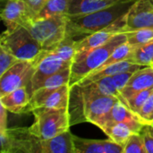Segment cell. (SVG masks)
I'll list each match as a JSON object with an SVG mask.
<instances>
[{
    "label": "cell",
    "mask_w": 153,
    "mask_h": 153,
    "mask_svg": "<svg viewBox=\"0 0 153 153\" xmlns=\"http://www.w3.org/2000/svg\"><path fill=\"white\" fill-rule=\"evenodd\" d=\"M138 0H121L117 4L87 14L67 15L66 36L79 39L106 29L121 16L126 14Z\"/></svg>",
    "instance_id": "obj_1"
},
{
    "label": "cell",
    "mask_w": 153,
    "mask_h": 153,
    "mask_svg": "<svg viewBox=\"0 0 153 153\" xmlns=\"http://www.w3.org/2000/svg\"><path fill=\"white\" fill-rule=\"evenodd\" d=\"M127 41L126 32L117 33L102 46L93 48L81 56H74L71 65L69 86L81 82L91 73L99 69L119 45Z\"/></svg>",
    "instance_id": "obj_2"
},
{
    "label": "cell",
    "mask_w": 153,
    "mask_h": 153,
    "mask_svg": "<svg viewBox=\"0 0 153 153\" xmlns=\"http://www.w3.org/2000/svg\"><path fill=\"white\" fill-rule=\"evenodd\" d=\"M0 45L18 60H27L33 63L39 58L44 51L30 32L21 25L6 28L1 35Z\"/></svg>",
    "instance_id": "obj_3"
},
{
    "label": "cell",
    "mask_w": 153,
    "mask_h": 153,
    "mask_svg": "<svg viewBox=\"0 0 153 153\" xmlns=\"http://www.w3.org/2000/svg\"><path fill=\"white\" fill-rule=\"evenodd\" d=\"M67 15H55L29 21L25 27L44 51L53 50L66 36Z\"/></svg>",
    "instance_id": "obj_4"
},
{
    "label": "cell",
    "mask_w": 153,
    "mask_h": 153,
    "mask_svg": "<svg viewBox=\"0 0 153 153\" xmlns=\"http://www.w3.org/2000/svg\"><path fill=\"white\" fill-rule=\"evenodd\" d=\"M34 122L31 132L41 140H48L69 130L70 116L68 108H37L33 111Z\"/></svg>",
    "instance_id": "obj_5"
},
{
    "label": "cell",
    "mask_w": 153,
    "mask_h": 153,
    "mask_svg": "<svg viewBox=\"0 0 153 153\" xmlns=\"http://www.w3.org/2000/svg\"><path fill=\"white\" fill-rule=\"evenodd\" d=\"M2 153H41L40 142L30 127L7 128L0 132Z\"/></svg>",
    "instance_id": "obj_6"
},
{
    "label": "cell",
    "mask_w": 153,
    "mask_h": 153,
    "mask_svg": "<svg viewBox=\"0 0 153 153\" xmlns=\"http://www.w3.org/2000/svg\"><path fill=\"white\" fill-rule=\"evenodd\" d=\"M35 70V64L27 60H18L5 73L0 75V97L21 87L30 84Z\"/></svg>",
    "instance_id": "obj_7"
},
{
    "label": "cell",
    "mask_w": 153,
    "mask_h": 153,
    "mask_svg": "<svg viewBox=\"0 0 153 153\" xmlns=\"http://www.w3.org/2000/svg\"><path fill=\"white\" fill-rule=\"evenodd\" d=\"M72 63L73 62L71 61L63 60L52 53L43 51L39 58L34 63L35 70L30 81V94H32L34 91L38 90L48 77L71 67Z\"/></svg>",
    "instance_id": "obj_8"
},
{
    "label": "cell",
    "mask_w": 153,
    "mask_h": 153,
    "mask_svg": "<svg viewBox=\"0 0 153 153\" xmlns=\"http://www.w3.org/2000/svg\"><path fill=\"white\" fill-rule=\"evenodd\" d=\"M69 84L63 85L56 89L39 88L31 94L29 105V112H32L37 108H68L70 100Z\"/></svg>",
    "instance_id": "obj_9"
},
{
    "label": "cell",
    "mask_w": 153,
    "mask_h": 153,
    "mask_svg": "<svg viewBox=\"0 0 153 153\" xmlns=\"http://www.w3.org/2000/svg\"><path fill=\"white\" fill-rule=\"evenodd\" d=\"M153 29V4L150 0H138L127 13L126 31L143 29Z\"/></svg>",
    "instance_id": "obj_10"
},
{
    "label": "cell",
    "mask_w": 153,
    "mask_h": 153,
    "mask_svg": "<svg viewBox=\"0 0 153 153\" xmlns=\"http://www.w3.org/2000/svg\"><path fill=\"white\" fill-rule=\"evenodd\" d=\"M153 89V66H142L134 73L126 87L122 90L121 94L127 100L135 93ZM127 102V101H126Z\"/></svg>",
    "instance_id": "obj_11"
},
{
    "label": "cell",
    "mask_w": 153,
    "mask_h": 153,
    "mask_svg": "<svg viewBox=\"0 0 153 153\" xmlns=\"http://www.w3.org/2000/svg\"><path fill=\"white\" fill-rule=\"evenodd\" d=\"M1 18L6 28L14 26H24L30 21L26 4L23 0H7L2 13Z\"/></svg>",
    "instance_id": "obj_12"
},
{
    "label": "cell",
    "mask_w": 153,
    "mask_h": 153,
    "mask_svg": "<svg viewBox=\"0 0 153 153\" xmlns=\"http://www.w3.org/2000/svg\"><path fill=\"white\" fill-rule=\"evenodd\" d=\"M30 99L31 94L28 91L27 87H21L0 97V104L11 113H29Z\"/></svg>",
    "instance_id": "obj_13"
},
{
    "label": "cell",
    "mask_w": 153,
    "mask_h": 153,
    "mask_svg": "<svg viewBox=\"0 0 153 153\" xmlns=\"http://www.w3.org/2000/svg\"><path fill=\"white\" fill-rule=\"evenodd\" d=\"M145 125L131 124L127 122H117L113 123L102 129V131L108 135V137L114 142L126 145L127 140L133 134H141Z\"/></svg>",
    "instance_id": "obj_14"
},
{
    "label": "cell",
    "mask_w": 153,
    "mask_h": 153,
    "mask_svg": "<svg viewBox=\"0 0 153 153\" xmlns=\"http://www.w3.org/2000/svg\"><path fill=\"white\" fill-rule=\"evenodd\" d=\"M117 122H127L131 124L142 123L139 120V118L129 109V108L126 105H125L121 101H117L113 106L110 112L107 114L104 117H102L100 120H99L95 124V126H97L102 130L104 127L113 123H117Z\"/></svg>",
    "instance_id": "obj_15"
},
{
    "label": "cell",
    "mask_w": 153,
    "mask_h": 153,
    "mask_svg": "<svg viewBox=\"0 0 153 153\" xmlns=\"http://www.w3.org/2000/svg\"><path fill=\"white\" fill-rule=\"evenodd\" d=\"M141 67H142L141 65L134 64L133 62H131L129 60H124V61L117 62V63L108 65L105 67L100 68V69L91 73L89 75H87L85 78H83L78 83L87 84V83L95 82L99 79H101L103 77L113 76V75H116V74H120L122 72H126V71H129V70L136 71V70L140 69Z\"/></svg>",
    "instance_id": "obj_16"
},
{
    "label": "cell",
    "mask_w": 153,
    "mask_h": 153,
    "mask_svg": "<svg viewBox=\"0 0 153 153\" xmlns=\"http://www.w3.org/2000/svg\"><path fill=\"white\" fill-rule=\"evenodd\" d=\"M41 153H74L73 134L69 130L40 142Z\"/></svg>",
    "instance_id": "obj_17"
},
{
    "label": "cell",
    "mask_w": 153,
    "mask_h": 153,
    "mask_svg": "<svg viewBox=\"0 0 153 153\" xmlns=\"http://www.w3.org/2000/svg\"><path fill=\"white\" fill-rule=\"evenodd\" d=\"M121 0H72L67 15L91 13L109 7Z\"/></svg>",
    "instance_id": "obj_18"
},
{
    "label": "cell",
    "mask_w": 153,
    "mask_h": 153,
    "mask_svg": "<svg viewBox=\"0 0 153 153\" xmlns=\"http://www.w3.org/2000/svg\"><path fill=\"white\" fill-rule=\"evenodd\" d=\"M87 84L89 85V87L91 88V90L93 92L100 94V95H104V96L117 97L122 103H124L125 105H126L128 107L126 100L116 88V86L113 82V80H112V76L103 77L101 79H99L95 82H90ZM82 85H84V84H82Z\"/></svg>",
    "instance_id": "obj_19"
},
{
    "label": "cell",
    "mask_w": 153,
    "mask_h": 153,
    "mask_svg": "<svg viewBox=\"0 0 153 153\" xmlns=\"http://www.w3.org/2000/svg\"><path fill=\"white\" fill-rule=\"evenodd\" d=\"M128 60L141 66H153V40L145 44L136 45Z\"/></svg>",
    "instance_id": "obj_20"
},
{
    "label": "cell",
    "mask_w": 153,
    "mask_h": 153,
    "mask_svg": "<svg viewBox=\"0 0 153 153\" xmlns=\"http://www.w3.org/2000/svg\"><path fill=\"white\" fill-rule=\"evenodd\" d=\"M72 0H48L37 18H47L55 15H67Z\"/></svg>",
    "instance_id": "obj_21"
},
{
    "label": "cell",
    "mask_w": 153,
    "mask_h": 153,
    "mask_svg": "<svg viewBox=\"0 0 153 153\" xmlns=\"http://www.w3.org/2000/svg\"><path fill=\"white\" fill-rule=\"evenodd\" d=\"M74 153H104L102 140L82 139L73 134Z\"/></svg>",
    "instance_id": "obj_22"
},
{
    "label": "cell",
    "mask_w": 153,
    "mask_h": 153,
    "mask_svg": "<svg viewBox=\"0 0 153 153\" xmlns=\"http://www.w3.org/2000/svg\"><path fill=\"white\" fill-rule=\"evenodd\" d=\"M75 47H76V40L71 37L65 36V38L53 50L48 52L57 56L63 60L73 62L74 56L76 54Z\"/></svg>",
    "instance_id": "obj_23"
},
{
    "label": "cell",
    "mask_w": 153,
    "mask_h": 153,
    "mask_svg": "<svg viewBox=\"0 0 153 153\" xmlns=\"http://www.w3.org/2000/svg\"><path fill=\"white\" fill-rule=\"evenodd\" d=\"M134 48H135V45H132V44L128 43L127 41L121 44V45H119L117 48H115V50L112 52V54L108 58V60L100 68L105 67V66H107L108 65H111V64H114V63H117V62L128 60L131 57Z\"/></svg>",
    "instance_id": "obj_24"
},
{
    "label": "cell",
    "mask_w": 153,
    "mask_h": 153,
    "mask_svg": "<svg viewBox=\"0 0 153 153\" xmlns=\"http://www.w3.org/2000/svg\"><path fill=\"white\" fill-rule=\"evenodd\" d=\"M71 77V67L62 70L49 77H48L39 88L56 89L65 84H69Z\"/></svg>",
    "instance_id": "obj_25"
},
{
    "label": "cell",
    "mask_w": 153,
    "mask_h": 153,
    "mask_svg": "<svg viewBox=\"0 0 153 153\" xmlns=\"http://www.w3.org/2000/svg\"><path fill=\"white\" fill-rule=\"evenodd\" d=\"M127 42L132 45H142L153 40V29L143 28L126 32Z\"/></svg>",
    "instance_id": "obj_26"
},
{
    "label": "cell",
    "mask_w": 153,
    "mask_h": 153,
    "mask_svg": "<svg viewBox=\"0 0 153 153\" xmlns=\"http://www.w3.org/2000/svg\"><path fill=\"white\" fill-rule=\"evenodd\" d=\"M152 93L153 89H149V90L139 91L134 95H133L131 98H129L126 100L129 109L136 116L138 111L141 109V108L143 106V104L146 102V100Z\"/></svg>",
    "instance_id": "obj_27"
},
{
    "label": "cell",
    "mask_w": 153,
    "mask_h": 153,
    "mask_svg": "<svg viewBox=\"0 0 153 153\" xmlns=\"http://www.w3.org/2000/svg\"><path fill=\"white\" fill-rule=\"evenodd\" d=\"M124 153H146L142 134H133L127 140Z\"/></svg>",
    "instance_id": "obj_28"
},
{
    "label": "cell",
    "mask_w": 153,
    "mask_h": 153,
    "mask_svg": "<svg viewBox=\"0 0 153 153\" xmlns=\"http://www.w3.org/2000/svg\"><path fill=\"white\" fill-rule=\"evenodd\" d=\"M17 61L18 59L12 53L0 45V75L5 73Z\"/></svg>",
    "instance_id": "obj_29"
},
{
    "label": "cell",
    "mask_w": 153,
    "mask_h": 153,
    "mask_svg": "<svg viewBox=\"0 0 153 153\" xmlns=\"http://www.w3.org/2000/svg\"><path fill=\"white\" fill-rule=\"evenodd\" d=\"M153 115V93L149 97V99L146 100V102L143 104V106L141 108V109L136 114V117L139 118V120L144 124L145 126L148 125L151 117Z\"/></svg>",
    "instance_id": "obj_30"
},
{
    "label": "cell",
    "mask_w": 153,
    "mask_h": 153,
    "mask_svg": "<svg viewBox=\"0 0 153 153\" xmlns=\"http://www.w3.org/2000/svg\"><path fill=\"white\" fill-rule=\"evenodd\" d=\"M137 71V70H136ZM134 70H129V71H126V72H122L120 74H117L116 75L112 76V80L113 82L116 86V88L117 89V91L121 93L122 90L126 87V85L127 84L128 81L130 80V78L132 77V75L134 74V72H136Z\"/></svg>",
    "instance_id": "obj_31"
},
{
    "label": "cell",
    "mask_w": 153,
    "mask_h": 153,
    "mask_svg": "<svg viewBox=\"0 0 153 153\" xmlns=\"http://www.w3.org/2000/svg\"><path fill=\"white\" fill-rule=\"evenodd\" d=\"M26 4L27 10L30 20L36 19L39 12L48 2V0H23Z\"/></svg>",
    "instance_id": "obj_32"
},
{
    "label": "cell",
    "mask_w": 153,
    "mask_h": 153,
    "mask_svg": "<svg viewBox=\"0 0 153 153\" xmlns=\"http://www.w3.org/2000/svg\"><path fill=\"white\" fill-rule=\"evenodd\" d=\"M104 153H124L125 146L121 145L111 139L102 140Z\"/></svg>",
    "instance_id": "obj_33"
},
{
    "label": "cell",
    "mask_w": 153,
    "mask_h": 153,
    "mask_svg": "<svg viewBox=\"0 0 153 153\" xmlns=\"http://www.w3.org/2000/svg\"><path fill=\"white\" fill-rule=\"evenodd\" d=\"M141 134L143 137L146 153H153V136L147 130L146 126H144Z\"/></svg>",
    "instance_id": "obj_34"
},
{
    "label": "cell",
    "mask_w": 153,
    "mask_h": 153,
    "mask_svg": "<svg viewBox=\"0 0 153 153\" xmlns=\"http://www.w3.org/2000/svg\"><path fill=\"white\" fill-rule=\"evenodd\" d=\"M6 129H7V110L3 105H1V108H0V132L4 131Z\"/></svg>",
    "instance_id": "obj_35"
},
{
    "label": "cell",
    "mask_w": 153,
    "mask_h": 153,
    "mask_svg": "<svg viewBox=\"0 0 153 153\" xmlns=\"http://www.w3.org/2000/svg\"><path fill=\"white\" fill-rule=\"evenodd\" d=\"M146 128L147 130L149 131V133L152 134L153 136V125H151V126H146Z\"/></svg>",
    "instance_id": "obj_36"
},
{
    "label": "cell",
    "mask_w": 153,
    "mask_h": 153,
    "mask_svg": "<svg viewBox=\"0 0 153 153\" xmlns=\"http://www.w3.org/2000/svg\"><path fill=\"white\" fill-rule=\"evenodd\" d=\"M151 125H153V115L152 117H151V119H150V121H149V123H148L147 126H151Z\"/></svg>",
    "instance_id": "obj_37"
},
{
    "label": "cell",
    "mask_w": 153,
    "mask_h": 153,
    "mask_svg": "<svg viewBox=\"0 0 153 153\" xmlns=\"http://www.w3.org/2000/svg\"><path fill=\"white\" fill-rule=\"evenodd\" d=\"M150 1H151V2H152V3L153 4V0H150Z\"/></svg>",
    "instance_id": "obj_38"
}]
</instances>
